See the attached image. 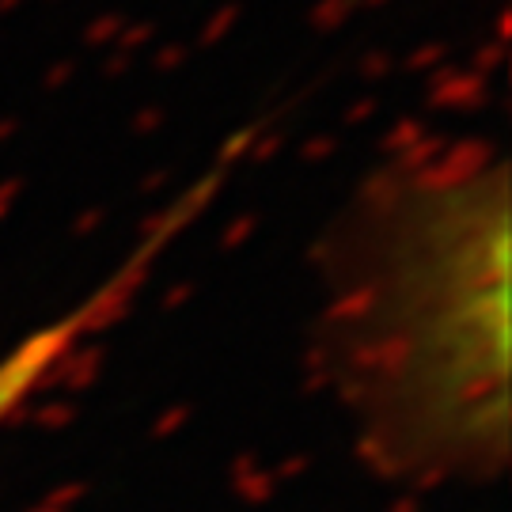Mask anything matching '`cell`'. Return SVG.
Wrapping results in <instances>:
<instances>
[{
  "label": "cell",
  "instance_id": "cell-1",
  "mask_svg": "<svg viewBox=\"0 0 512 512\" xmlns=\"http://www.w3.org/2000/svg\"><path fill=\"white\" fill-rule=\"evenodd\" d=\"M330 353L391 448L501 459L509 437V171L478 148L372 179L330 247Z\"/></svg>",
  "mask_w": 512,
  "mask_h": 512
},
{
  "label": "cell",
  "instance_id": "cell-2",
  "mask_svg": "<svg viewBox=\"0 0 512 512\" xmlns=\"http://www.w3.org/2000/svg\"><path fill=\"white\" fill-rule=\"evenodd\" d=\"M38 372H42V361L38 357H27L23 365H12L8 372H0V421L8 418V410L19 403V395L23 391H31L38 380Z\"/></svg>",
  "mask_w": 512,
  "mask_h": 512
}]
</instances>
